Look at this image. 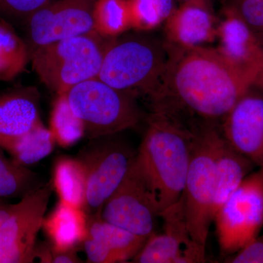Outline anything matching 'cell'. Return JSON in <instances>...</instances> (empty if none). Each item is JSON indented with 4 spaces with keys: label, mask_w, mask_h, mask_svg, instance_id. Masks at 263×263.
<instances>
[{
    "label": "cell",
    "mask_w": 263,
    "mask_h": 263,
    "mask_svg": "<svg viewBox=\"0 0 263 263\" xmlns=\"http://www.w3.org/2000/svg\"><path fill=\"white\" fill-rule=\"evenodd\" d=\"M167 45L165 69L147 97L151 112L162 114L194 133L220 127L227 114L254 84V78L216 48Z\"/></svg>",
    "instance_id": "1"
},
{
    "label": "cell",
    "mask_w": 263,
    "mask_h": 263,
    "mask_svg": "<svg viewBox=\"0 0 263 263\" xmlns=\"http://www.w3.org/2000/svg\"><path fill=\"white\" fill-rule=\"evenodd\" d=\"M146 122L136 161L160 216L182 195L196 133L154 112Z\"/></svg>",
    "instance_id": "2"
},
{
    "label": "cell",
    "mask_w": 263,
    "mask_h": 263,
    "mask_svg": "<svg viewBox=\"0 0 263 263\" xmlns=\"http://www.w3.org/2000/svg\"><path fill=\"white\" fill-rule=\"evenodd\" d=\"M168 59L164 40L145 33L112 38L98 78L116 89L148 96L158 84Z\"/></svg>",
    "instance_id": "3"
},
{
    "label": "cell",
    "mask_w": 263,
    "mask_h": 263,
    "mask_svg": "<svg viewBox=\"0 0 263 263\" xmlns=\"http://www.w3.org/2000/svg\"><path fill=\"white\" fill-rule=\"evenodd\" d=\"M112 38L96 31L39 46L30 53L33 70L57 95L76 85L98 78Z\"/></svg>",
    "instance_id": "4"
},
{
    "label": "cell",
    "mask_w": 263,
    "mask_h": 263,
    "mask_svg": "<svg viewBox=\"0 0 263 263\" xmlns=\"http://www.w3.org/2000/svg\"><path fill=\"white\" fill-rule=\"evenodd\" d=\"M65 95L90 140L136 127L143 117L136 94L116 89L98 77L76 85Z\"/></svg>",
    "instance_id": "5"
},
{
    "label": "cell",
    "mask_w": 263,
    "mask_h": 263,
    "mask_svg": "<svg viewBox=\"0 0 263 263\" xmlns=\"http://www.w3.org/2000/svg\"><path fill=\"white\" fill-rule=\"evenodd\" d=\"M53 190L50 180L17 203L0 200V263H29L36 259V240Z\"/></svg>",
    "instance_id": "6"
},
{
    "label": "cell",
    "mask_w": 263,
    "mask_h": 263,
    "mask_svg": "<svg viewBox=\"0 0 263 263\" xmlns=\"http://www.w3.org/2000/svg\"><path fill=\"white\" fill-rule=\"evenodd\" d=\"M114 136L90 140L77 157L84 170V209L89 217H100L104 204L122 183L136 159L137 152Z\"/></svg>",
    "instance_id": "7"
},
{
    "label": "cell",
    "mask_w": 263,
    "mask_h": 263,
    "mask_svg": "<svg viewBox=\"0 0 263 263\" xmlns=\"http://www.w3.org/2000/svg\"><path fill=\"white\" fill-rule=\"evenodd\" d=\"M223 254H234L257 238L263 226V167L251 173L214 218Z\"/></svg>",
    "instance_id": "8"
},
{
    "label": "cell",
    "mask_w": 263,
    "mask_h": 263,
    "mask_svg": "<svg viewBox=\"0 0 263 263\" xmlns=\"http://www.w3.org/2000/svg\"><path fill=\"white\" fill-rule=\"evenodd\" d=\"M208 127L196 132L181 200L186 224L194 240L205 246L214 221L215 173Z\"/></svg>",
    "instance_id": "9"
},
{
    "label": "cell",
    "mask_w": 263,
    "mask_h": 263,
    "mask_svg": "<svg viewBox=\"0 0 263 263\" xmlns=\"http://www.w3.org/2000/svg\"><path fill=\"white\" fill-rule=\"evenodd\" d=\"M159 216L136 159L122 183L104 204L100 217L143 238L155 232Z\"/></svg>",
    "instance_id": "10"
},
{
    "label": "cell",
    "mask_w": 263,
    "mask_h": 263,
    "mask_svg": "<svg viewBox=\"0 0 263 263\" xmlns=\"http://www.w3.org/2000/svg\"><path fill=\"white\" fill-rule=\"evenodd\" d=\"M96 0H52L27 18L32 49L95 30Z\"/></svg>",
    "instance_id": "11"
},
{
    "label": "cell",
    "mask_w": 263,
    "mask_h": 263,
    "mask_svg": "<svg viewBox=\"0 0 263 263\" xmlns=\"http://www.w3.org/2000/svg\"><path fill=\"white\" fill-rule=\"evenodd\" d=\"M164 232L154 233L133 259L137 263L205 262V246L197 243L189 231L181 198L160 214Z\"/></svg>",
    "instance_id": "12"
},
{
    "label": "cell",
    "mask_w": 263,
    "mask_h": 263,
    "mask_svg": "<svg viewBox=\"0 0 263 263\" xmlns=\"http://www.w3.org/2000/svg\"><path fill=\"white\" fill-rule=\"evenodd\" d=\"M219 129L233 148L263 167V89L252 85L227 114Z\"/></svg>",
    "instance_id": "13"
},
{
    "label": "cell",
    "mask_w": 263,
    "mask_h": 263,
    "mask_svg": "<svg viewBox=\"0 0 263 263\" xmlns=\"http://www.w3.org/2000/svg\"><path fill=\"white\" fill-rule=\"evenodd\" d=\"M164 23V40L172 46L199 47L216 39L218 22L210 1L195 0L181 3Z\"/></svg>",
    "instance_id": "14"
},
{
    "label": "cell",
    "mask_w": 263,
    "mask_h": 263,
    "mask_svg": "<svg viewBox=\"0 0 263 263\" xmlns=\"http://www.w3.org/2000/svg\"><path fill=\"white\" fill-rule=\"evenodd\" d=\"M223 18L218 22L216 49L230 63L254 78L263 55V46L257 34L234 11L224 7Z\"/></svg>",
    "instance_id": "15"
},
{
    "label": "cell",
    "mask_w": 263,
    "mask_h": 263,
    "mask_svg": "<svg viewBox=\"0 0 263 263\" xmlns=\"http://www.w3.org/2000/svg\"><path fill=\"white\" fill-rule=\"evenodd\" d=\"M146 240L101 217H89L88 234L83 245L90 262H124L133 260Z\"/></svg>",
    "instance_id": "16"
},
{
    "label": "cell",
    "mask_w": 263,
    "mask_h": 263,
    "mask_svg": "<svg viewBox=\"0 0 263 263\" xmlns=\"http://www.w3.org/2000/svg\"><path fill=\"white\" fill-rule=\"evenodd\" d=\"M208 136L215 173L213 216L253 171L255 164L233 148L221 135L219 127H209ZM214 222V221H213Z\"/></svg>",
    "instance_id": "17"
},
{
    "label": "cell",
    "mask_w": 263,
    "mask_h": 263,
    "mask_svg": "<svg viewBox=\"0 0 263 263\" xmlns=\"http://www.w3.org/2000/svg\"><path fill=\"white\" fill-rule=\"evenodd\" d=\"M39 99L34 87L12 89L0 95V148L8 152L41 122Z\"/></svg>",
    "instance_id": "18"
},
{
    "label": "cell",
    "mask_w": 263,
    "mask_h": 263,
    "mask_svg": "<svg viewBox=\"0 0 263 263\" xmlns=\"http://www.w3.org/2000/svg\"><path fill=\"white\" fill-rule=\"evenodd\" d=\"M89 216L82 208L60 201L54 210L43 219V230L54 250H76L88 234Z\"/></svg>",
    "instance_id": "19"
},
{
    "label": "cell",
    "mask_w": 263,
    "mask_h": 263,
    "mask_svg": "<svg viewBox=\"0 0 263 263\" xmlns=\"http://www.w3.org/2000/svg\"><path fill=\"white\" fill-rule=\"evenodd\" d=\"M52 181L60 201L84 209L86 178L80 161L70 157L59 158L53 168Z\"/></svg>",
    "instance_id": "20"
},
{
    "label": "cell",
    "mask_w": 263,
    "mask_h": 263,
    "mask_svg": "<svg viewBox=\"0 0 263 263\" xmlns=\"http://www.w3.org/2000/svg\"><path fill=\"white\" fill-rule=\"evenodd\" d=\"M29 60L27 45L9 24L0 18V81L14 79L25 70Z\"/></svg>",
    "instance_id": "21"
},
{
    "label": "cell",
    "mask_w": 263,
    "mask_h": 263,
    "mask_svg": "<svg viewBox=\"0 0 263 263\" xmlns=\"http://www.w3.org/2000/svg\"><path fill=\"white\" fill-rule=\"evenodd\" d=\"M55 142L51 129L45 127L41 121L18 140L8 152L15 162L27 167L49 155L54 148Z\"/></svg>",
    "instance_id": "22"
},
{
    "label": "cell",
    "mask_w": 263,
    "mask_h": 263,
    "mask_svg": "<svg viewBox=\"0 0 263 263\" xmlns=\"http://www.w3.org/2000/svg\"><path fill=\"white\" fill-rule=\"evenodd\" d=\"M40 184L35 173L5 157L0 148V200L22 198Z\"/></svg>",
    "instance_id": "23"
},
{
    "label": "cell",
    "mask_w": 263,
    "mask_h": 263,
    "mask_svg": "<svg viewBox=\"0 0 263 263\" xmlns=\"http://www.w3.org/2000/svg\"><path fill=\"white\" fill-rule=\"evenodd\" d=\"M95 30L114 38L131 29L127 0H96L93 10Z\"/></svg>",
    "instance_id": "24"
},
{
    "label": "cell",
    "mask_w": 263,
    "mask_h": 263,
    "mask_svg": "<svg viewBox=\"0 0 263 263\" xmlns=\"http://www.w3.org/2000/svg\"><path fill=\"white\" fill-rule=\"evenodd\" d=\"M51 131L62 147H70L85 136L82 121L74 113L65 94L58 95L51 117Z\"/></svg>",
    "instance_id": "25"
},
{
    "label": "cell",
    "mask_w": 263,
    "mask_h": 263,
    "mask_svg": "<svg viewBox=\"0 0 263 263\" xmlns=\"http://www.w3.org/2000/svg\"><path fill=\"white\" fill-rule=\"evenodd\" d=\"M131 28L138 32L153 30L164 19L155 0H127Z\"/></svg>",
    "instance_id": "26"
},
{
    "label": "cell",
    "mask_w": 263,
    "mask_h": 263,
    "mask_svg": "<svg viewBox=\"0 0 263 263\" xmlns=\"http://www.w3.org/2000/svg\"><path fill=\"white\" fill-rule=\"evenodd\" d=\"M224 3L263 40V0H224Z\"/></svg>",
    "instance_id": "27"
},
{
    "label": "cell",
    "mask_w": 263,
    "mask_h": 263,
    "mask_svg": "<svg viewBox=\"0 0 263 263\" xmlns=\"http://www.w3.org/2000/svg\"><path fill=\"white\" fill-rule=\"evenodd\" d=\"M52 0H0V13L28 18Z\"/></svg>",
    "instance_id": "28"
},
{
    "label": "cell",
    "mask_w": 263,
    "mask_h": 263,
    "mask_svg": "<svg viewBox=\"0 0 263 263\" xmlns=\"http://www.w3.org/2000/svg\"><path fill=\"white\" fill-rule=\"evenodd\" d=\"M226 262L263 263V235H258L243 249L233 254Z\"/></svg>",
    "instance_id": "29"
},
{
    "label": "cell",
    "mask_w": 263,
    "mask_h": 263,
    "mask_svg": "<svg viewBox=\"0 0 263 263\" xmlns=\"http://www.w3.org/2000/svg\"><path fill=\"white\" fill-rule=\"evenodd\" d=\"M155 1L158 5L162 16L165 21V19L176 8V6H175V1L176 0H155Z\"/></svg>",
    "instance_id": "30"
},
{
    "label": "cell",
    "mask_w": 263,
    "mask_h": 263,
    "mask_svg": "<svg viewBox=\"0 0 263 263\" xmlns=\"http://www.w3.org/2000/svg\"><path fill=\"white\" fill-rule=\"evenodd\" d=\"M254 84L257 85L261 89H263V55L262 60H261L260 64L257 72V76H256L255 81H254Z\"/></svg>",
    "instance_id": "31"
},
{
    "label": "cell",
    "mask_w": 263,
    "mask_h": 263,
    "mask_svg": "<svg viewBox=\"0 0 263 263\" xmlns=\"http://www.w3.org/2000/svg\"><path fill=\"white\" fill-rule=\"evenodd\" d=\"M179 1L180 3H181H181H187V2L195 1V0H179ZM205 1H210V0H205Z\"/></svg>",
    "instance_id": "32"
},
{
    "label": "cell",
    "mask_w": 263,
    "mask_h": 263,
    "mask_svg": "<svg viewBox=\"0 0 263 263\" xmlns=\"http://www.w3.org/2000/svg\"></svg>",
    "instance_id": "33"
}]
</instances>
